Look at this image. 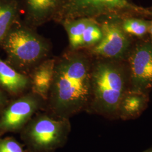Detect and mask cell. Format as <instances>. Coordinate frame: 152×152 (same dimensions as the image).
<instances>
[{"mask_svg": "<svg viewBox=\"0 0 152 152\" xmlns=\"http://www.w3.org/2000/svg\"><path fill=\"white\" fill-rule=\"evenodd\" d=\"M125 12L150 13L127 0H60L58 11L53 21L60 24L77 18L96 19L101 16H115Z\"/></svg>", "mask_w": 152, "mask_h": 152, "instance_id": "obj_5", "label": "cell"}, {"mask_svg": "<svg viewBox=\"0 0 152 152\" xmlns=\"http://www.w3.org/2000/svg\"><path fill=\"white\" fill-rule=\"evenodd\" d=\"M150 26L149 23L141 19L130 18L124 21L122 29L125 32L136 36H142L149 30Z\"/></svg>", "mask_w": 152, "mask_h": 152, "instance_id": "obj_16", "label": "cell"}, {"mask_svg": "<svg viewBox=\"0 0 152 152\" xmlns=\"http://www.w3.org/2000/svg\"><path fill=\"white\" fill-rule=\"evenodd\" d=\"M55 57H50L37 65L31 73V91L46 102L54 76Z\"/></svg>", "mask_w": 152, "mask_h": 152, "instance_id": "obj_11", "label": "cell"}, {"mask_svg": "<svg viewBox=\"0 0 152 152\" xmlns=\"http://www.w3.org/2000/svg\"><path fill=\"white\" fill-rule=\"evenodd\" d=\"M113 16H103L96 18L102 32L99 42L88 48L91 56L107 59L119 58L123 56L129 45L125 31L115 22Z\"/></svg>", "mask_w": 152, "mask_h": 152, "instance_id": "obj_7", "label": "cell"}, {"mask_svg": "<svg viewBox=\"0 0 152 152\" xmlns=\"http://www.w3.org/2000/svg\"><path fill=\"white\" fill-rule=\"evenodd\" d=\"M102 32L96 19L92 18L82 37L80 49H88L100 42Z\"/></svg>", "mask_w": 152, "mask_h": 152, "instance_id": "obj_15", "label": "cell"}, {"mask_svg": "<svg viewBox=\"0 0 152 152\" xmlns=\"http://www.w3.org/2000/svg\"><path fill=\"white\" fill-rule=\"evenodd\" d=\"M133 92L142 94L152 87V44L137 46L130 59Z\"/></svg>", "mask_w": 152, "mask_h": 152, "instance_id": "obj_8", "label": "cell"}, {"mask_svg": "<svg viewBox=\"0 0 152 152\" xmlns=\"http://www.w3.org/2000/svg\"><path fill=\"white\" fill-rule=\"evenodd\" d=\"M148 152H152V151H148Z\"/></svg>", "mask_w": 152, "mask_h": 152, "instance_id": "obj_20", "label": "cell"}, {"mask_svg": "<svg viewBox=\"0 0 152 152\" xmlns=\"http://www.w3.org/2000/svg\"><path fill=\"white\" fill-rule=\"evenodd\" d=\"M0 152H25L22 144L13 137L0 138Z\"/></svg>", "mask_w": 152, "mask_h": 152, "instance_id": "obj_17", "label": "cell"}, {"mask_svg": "<svg viewBox=\"0 0 152 152\" xmlns=\"http://www.w3.org/2000/svg\"><path fill=\"white\" fill-rule=\"evenodd\" d=\"M91 19V18H81L60 23L68 35L69 49L73 50H80L82 37Z\"/></svg>", "mask_w": 152, "mask_h": 152, "instance_id": "obj_13", "label": "cell"}, {"mask_svg": "<svg viewBox=\"0 0 152 152\" xmlns=\"http://www.w3.org/2000/svg\"><path fill=\"white\" fill-rule=\"evenodd\" d=\"M7 61L16 71L29 76L41 63L51 57L52 45L36 29L22 20L15 22L0 44Z\"/></svg>", "mask_w": 152, "mask_h": 152, "instance_id": "obj_2", "label": "cell"}, {"mask_svg": "<svg viewBox=\"0 0 152 152\" xmlns=\"http://www.w3.org/2000/svg\"><path fill=\"white\" fill-rule=\"evenodd\" d=\"M71 131L70 119L55 117L41 110L20 134L28 152H55L65 145Z\"/></svg>", "mask_w": 152, "mask_h": 152, "instance_id": "obj_4", "label": "cell"}, {"mask_svg": "<svg viewBox=\"0 0 152 152\" xmlns=\"http://www.w3.org/2000/svg\"><path fill=\"white\" fill-rule=\"evenodd\" d=\"M29 76L16 71L0 58V88L15 98L31 91Z\"/></svg>", "mask_w": 152, "mask_h": 152, "instance_id": "obj_10", "label": "cell"}, {"mask_svg": "<svg viewBox=\"0 0 152 152\" xmlns=\"http://www.w3.org/2000/svg\"><path fill=\"white\" fill-rule=\"evenodd\" d=\"M20 18L19 0H0V44L12 24Z\"/></svg>", "mask_w": 152, "mask_h": 152, "instance_id": "obj_12", "label": "cell"}, {"mask_svg": "<svg viewBox=\"0 0 152 152\" xmlns=\"http://www.w3.org/2000/svg\"><path fill=\"white\" fill-rule=\"evenodd\" d=\"M92 60L91 99L87 111L111 116L120 110L125 82L120 68L109 59Z\"/></svg>", "mask_w": 152, "mask_h": 152, "instance_id": "obj_3", "label": "cell"}, {"mask_svg": "<svg viewBox=\"0 0 152 152\" xmlns=\"http://www.w3.org/2000/svg\"><path fill=\"white\" fill-rule=\"evenodd\" d=\"M144 103L142 94H133L123 98L120 105L124 116L131 117L138 114L143 108Z\"/></svg>", "mask_w": 152, "mask_h": 152, "instance_id": "obj_14", "label": "cell"}, {"mask_svg": "<svg viewBox=\"0 0 152 152\" xmlns=\"http://www.w3.org/2000/svg\"><path fill=\"white\" fill-rule=\"evenodd\" d=\"M9 102L8 94L0 88V113Z\"/></svg>", "mask_w": 152, "mask_h": 152, "instance_id": "obj_18", "label": "cell"}, {"mask_svg": "<svg viewBox=\"0 0 152 152\" xmlns=\"http://www.w3.org/2000/svg\"><path fill=\"white\" fill-rule=\"evenodd\" d=\"M149 31H150V32H151V34H152V24H151V26H150V28H149Z\"/></svg>", "mask_w": 152, "mask_h": 152, "instance_id": "obj_19", "label": "cell"}, {"mask_svg": "<svg viewBox=\"0 0 152 152\" xmlns=\"http://www.w3.org/2000/svg\"><path fill=\"white\" fill-rule=\"evenodd\" d=\"M45 104L44 99L31 91L9 101L0 113V135L20 132Z\"/></svg>", "mask_w": 152, "mask_h": 152, "instance_id": "obj_6", "label": "cell"}, {"mask_svg": "<svg viewBox=\"0 0 152 152\" xmlns=\"http://www.w3.org/2000/svg\"><path fill=\"white\" fill-rule=\"evenodd\" d=\"M60 0H19L22 20L30 27H39L54 20Z\"/></svg>", "mask_w": 152, "mask_h": 152, "instance_id": "obj_9", "label": "cell"}, {"mask_svg": "<svg viewBox=\"0 0 152 152\" xmlns=\"http://www.w3.org/2000/svg\"><path fill=\"white\" fill-rule=\"evenodd\" d=\"M91 56L83 49L68 48L55 57L54 80L44 110L68 119L87 110L91 99Z\"/></svg>", "mask_w": 152, "mask_h": 152, "instance_id": "obj_1", "label": "cell"}]
</instances>
